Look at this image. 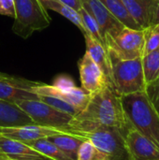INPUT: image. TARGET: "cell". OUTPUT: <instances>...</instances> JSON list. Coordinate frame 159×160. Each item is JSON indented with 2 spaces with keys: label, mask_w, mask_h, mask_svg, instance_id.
Segmentation results:
<instances>
[{
  "label": "cell",
  "mask_w": 159,
  "mask_h": 160,
  "mask_svg": "<svg viewBox=\"0 0 159 160\" xmlns=\"http://www.w3.org/2000/svg\"><path fill=\"white\" fill-rule=\"evenodd\" d=\"M97 126L115 128L124 133L129 126L120 96L109 84L91 96L86 107L72 118L62 130L85 131Z\"/></svg>",
  "instance_id": "6da1fadb"
},
{
  "label": "cell",
  "mask_w": 159,
  "mask_h": 160,
  "mask_svg": "<svg viewBox=\"0 0 159 160\" xmlns=\"http://www.w3.org/2000/svg\"><path fill=\"white\" fill-rule=\"evenodd\" d=\"M129 124L159 148V114L145 91L120 96Z\"/></svg>",
  "instance_id": "7a4b0ae2"
},
{
  "label": "cell",
  "mask_w": 159,
  "mask_h": 160,
  "mask_svg": "<svg viewBox=\"0 0 159 160\" xmlns=\"http://www.w3.org/2000/svg\"><path fill=\"white\" fill-rule=\"evenodd\" d=\"M64 132L89 141L112 160H131L126 144L125 133L118 128L97 126L85 131L64 130Z\"/></svg>",
  "instance_id": "3957f363"
},
{
  "label": "cell",
  "mask_w": 159,
  "mask_h": 160,
  "mask_svg": "<svg viewBox=\"0 0 159 160\" xmlns=\"http://www.w3.org/2000/svg\"><path fill=\"white\" fill-rule=\"evenodd\" d=\"M15 8L12 31L23 39L51 24V17L40 0H13Z\"/></svg>",
  "instance_id": "277c9868"
},
{
  "label": "cell",
  "mask_w": 159,
  "mask_h": 160,
  "mask_svg": "<svg viewBox=\"0 0 159 160\" xmlns=\"http://www.w3.org/2000/svg\"><path fill=\"white\" fill-rule=\"evenodd\" d=\"M111 85L119 96L145 91L142 57L130 60L111 59Z\"/></svg>",
  "instance_id": "5b68a950"
},
{
  "label": "cell",
  "mask_w": 159,
  "mask_h": 160,
  "mask_svg": "<svg viewBox=\"0 0 159 160\" xmlns=\"http://www.w3.org/2000/svg\"><path fill=\"white\" fill-rule=\"evenodd\" d=\"M110 59L130 60L143 56L144 30L124 27L115 37L106 39Z\"/></svg>",
  "instance_id": "8992f818"
},
{
  "label": "cell",
  "mask_w": 159,
  "mask_h": 160,
  "mask_svg": "<svg viewBox=\"0 0 159 160\" xmlns=\"http://www.w3.org/2000/svg\"><path fill=\"white\" fill-rule=\"evenodd\" d=\"M33 121L35 125L57 128L62 131L66 128L73 116L57 111L41 100H21L15 103Z\"/></svg>",
  "instance_id": "52a82bcc"
},
{
  "label": "cell",
  "mask_w": 159,
  "mask_h": 160,
  "mask_svg": "<svg viewBox=\"0 0 159 160\" xmlns=\"http://www.w3.org/2000/svg\"><path fill=\"white\" fill-rule=\"evenodd\" d=\"M82 8L97 22L104 40L115 37L124 26L100 2V0H80ZM106 47V46H105Z\"/></svg>",
  "instance_id": "ba28073f"
},
{
  "label": "cell",
  "mask_w": 159,
  "mask_h": 160,
  "mask_svg": "<svg viewBox=\"0 0 159 160\" xmlns=\"http://www.w3.org/2000/svg\"><path fill=\"white\" fill-rule=\"evenodd\" d=\"M39 83L9 75L0 80V99L14 104L21 100H38V96L32 89Z\"/></svg>",
  "instance_id": "9c48e42d"
},
{
  "label": "cell",
  "mask_w": 159,
  "mask_h": 160,
  "mask_svg": "<svg viewBox=\"0 0 159 160\" xmlns=\"http://www.w3.org/2000/svg\"><path fill=\"white\" fill-rule=\"evenodd\" d=\"M78 68L82 88L91 96L110 84L103 71L87 52L78 61Z\"/></svg>",
  "instance_id": "30bf717a"
},
{
  "label": "cell",
  "mask_w": 159,
  "mask_h": 160,
  "mask_svg": "<svg viewBox=\"0 0 159 160\" xmlns=\"http://www.w3.org/2000/svg\"><path fill=\"white\" fill-rule=\"evenodd\" d=\"M125 140L131 160H159L158 147L130 124L125 132Z\"/></svg>",
  "instance_id": "8fae6325"
},
{
  "label": "cell",
  "mask_w": 159,
  "mask_h": 160,
  "mask_svg": "<svg viewBox=\"0 0 159 160\" xmlns=\"http://www.w3.org/2000/svg\"><path fill=\"white\" fill-rule=\"evenodd\" d=\"M32 92L37 96H49L66 101L78 109L80 112L86 107L91 98V95L84 91L82 87L75 86L70 90H61L52 85L45 84L42 82L34 87Z\"/></svg>",
  "instance_id": "7c38bea8"
},
{
  "label": "cell",
  "mask_w": 159,
  "mask_h": 160,
  "mask_svg": "<svg viewBox=\"0 0 159 160\" xmlns=\"http://www.w3.org/2000/svg\"><path fill=\"white\" fill-rule=\"evenodd\" d=\"M65 133L57 128H45L37 125H26L14 128H0V136L22 142H32L39 139H46L48 137Z\"/></svg>",
  "instance_id": "4fadbf2b"
},
{
  "label": "cell",
  "mask_w": 159,
  "mask_h": 160,
  "mask_svg": "<svg viewBox=\"0 0 159 160\" xmlns=\"http://www.w3.org/2000/svg\"><path fill=\"white\" fill-rule=\"evenodd\" d=\"M130 16L142 29L154 24L159 0H122Z\"/></svg>",
  "instance_id": "5bb4252c"
},
{
  "label": "cell",
  "mask_w": 159,
  "mask_h": 160,
  "mask_svg": "<svg viewBox=\"0 0 159 160\" xmlns=\"http://www.w3.org/2000/svg\"><path fill=\"white\" fill-rule=\"evenodd\" d=\"M0 152L10 160H52L24 142L0 136Z\"/></svg>",
  "instance_id": "9a60e30c"
},
{
  "label": "cell",
  "mask_w": 159,
  "mask_h": 160,
  "mask_svg": "<svg viewBox=\"0 0 159 160\" xmlns=\"http://www.w3.org/2000/svg\"><path fill=\"white\" fill-rule=\"evenodd\" d=\"M35 125L31 118L16 104L0 99V128Z\"/></svg>",
  "instance_id": "2e32d148"
},
{
  "label": "cell",
  "mask_w": 159,
  "mask_h": 160,
  "mask_svg": "<svg viewBox=\"0 0 159 160\" xmlns=\"http://www.w3.org/2000/svg\"><path fill=\"white\" fill-rule=\"evenodd\" d=\"M86 45V52L100 68L111 84V59L107 48L88 34L83 35Z\"/></svg>",
  "instance_id": "e0dca14e"
},
{
  "label": "cell",
  "mask_w": 159,
  "mask_h": 160,
  "mask_svg": "<svg viewBox=\"0 0 159 160\" xmlns=\"http://www.w3.org/2000/svg\"><path fill=\"white\" fill-rule=\"evenodd\" d=\"M46 139L52 142V143H54L57 147H59L62 151H64L73 160H77L79 149L82 144V142L85 141L78 136H73L67 133L53 135Z\"/></svg>",
  "instance_id": "ac0fdd59"
},
{
  "label": "cell",
  "mask_w": 159,
  "mask_h": 160,
  "mask_svg": "<svg viewBox=\"0 0 159 160\" xmlns=\"http://www.w3.org/2000/svg\"><path fill=\"white\" fill-rule=\"evenodd\" d=\"M107 9L126 27L132 29H142L130 16L122 0H100Z\"/></svg>",
  "instance_id": "d6986e66"
},
{
  "label": "cell",
  "mask_w": 159,
  "mask_h": 160,
  "mask_svg": "<svg viewBox=\"0 0 159 160\" xmlns=\"http://www.w3.org/2000/svg\"><path fill=\"white\" fill-rule=\"evenodd\" d=\"M40 1L47 10L51 9L59 13L66 19L70 21L73 24H75L82 31V33L84 34V28L82 23L80 15L78 11H76L74 8H72L71 7L67 6V4L59 0H40Z\"/></svg>",
  "instance_id": "ffe728a7"
},
{
  "label": "cell",
  "mask_w": 159,
  "mask_h": 160,
  "mask_svg": "<svg viewBox=\"0 0 159 160\" xmlns=\"http://www.w3.org/2000/svg\"><path fill=\"white\" fill-rule=\"evenodd\" d=\"M25 144L29 145L38 153L52 160H73L70 158L64 151L57 147L54 143L47 139H39L32 142H27Z\"/></svg>",
  "instance_id": "44dd1931"
},
{
  "label": "cell",
  "mask_w": 159,
  "mask_h": 160,
  "mask_svg": "<svg viewBox=\"0 0 159 160\" xmlns=\"http://www.w3.org/2000/svg\"><path fill=\"white\" fill-rule=\"evenodd\" d=\"M142 63L146 85L159 79V49L144 54Z\"/></svg>",
  "instance_id": "7402d4cb"
},
{
  "label": "cell",
  "mask_w": 159,
  "mask_h": 160,
  "mask_svg": "<svg viewBox=\"0 0 159 160\" xmlns=\"http://www.w3.org/2000/svg\"><path fill=\"white\" fill-rule=\"evenodd\" d=\"M78 13L80 15L82 23L84 28V34L90 35L91 37H93L95 39H97V41H99L100 43H102L105 46L100 28H99L97 22H96V20L88 12H86L82 8L78 11ZM84 34H82V35H84Z\"/></svg>",
  "instance_id": "603a6c76"
},
{
  "label": "cell",
  "mask_w": 159,
  "mask_h": 160,
  "mask_svg": "<svg viewBox=\"0 0 159 160\" xmlns=\"http://www.w3.org/2000/svg\"><path fill=\"white\" fill-rule=\"evenodd\" d=\"M77 160H112L107 155L96 148L89 141H84L81 145Z\"/></svg>",
  "instance_id": "cb8c5ba5"
},
{
  "label": "cell",
  "mask_w": 159,
  "mask_h": 160,
  "mask_svg": "<svg viewBox=\"0 0 159 160\" xmlns=\"http://www.w3.org/2000/svg\"><path fill=\"white\" fill-rule=\"evenodd\" d=\"M143 55L159 49V23L144 28Z\"/></svg>",
  "instance_id": "d4e9b609"
},
{
  "label": "cell",
  "mask_w": 159,
  "mask_h": 160,
  "mask_svg": "<svg viewBox=\"0 0 159 160\" xmlns=\"http://www.w3.org/2000/svg\"><path fill=\"white\" fill-rule=\"evenodd\" d=\"M38 99L41 100L42 102L50 105L51 107L56 109L57 111H60L62 112L67 113L71 116H76L80 111L78 109H76L74 106L70 105L69 103L63 101L59 98H53V97H49V96H38Z\"/></svg>",
  "instance_id": "484cf974"
},
{
  "label": "cell",
  "mask_w": 159,
  "mask_h": 160,
  "mask_svg": "<svg viewBox=\"0 0 159 160\" xmlns=\"http://www.w3.org/2000/svg\"><path fill=\"white\" fill-rule=\"evenodd\" d=\"M145 92L153 107L159 114V79L150 84H147Z\"/></svg>",
  "instance_id": "4316f807"
},
{
  "label": "cell",
  "mask_w": 159,
  "mask_h": 160,
  "mask_svg": "<svg viewBox=\"0 0 159 160\" xmlns=\"http://www.w3.org/2000/svg\"><path fill=\"white\" fill-rule=\"evenodd\" d=\"M52 85L61 90H70L76 86L73 79L68 75L65 74L58 75L57 77H55V79L53 80V83Z\"/></svg>",
  "instance_id": "83f0119b"
},
{
  "label": "cell",
  "mask_w": 159,
  "mask_h": 160,
  "mask_svg": "<svg viewBox=\"0 0 159 160\" xmlns=\"http://www.w3.org/2000/svg\"><path fill=\"white\" fill-rule=\"evenodd\" d=\"M0 15L14 18L15 8L13 0H0Z\"/></svg>",
  "instance_id": "f1b7e54d"
},
{
  "label": "cell",
  "mask_w": 159,
  "mask_h": 160,
  "mask_svg": "<svg viewBox=\"0 0 159 160\" xmlns=\"http://www.w3.org/2000/svg\"><path fill=\"white\" fill-rule=\"evenodd\" d=\"M65 4H67V6L71 7L72 8H74L76 11H79L82 8V5L80 0H59Z\"/></svg>",
  "instance_id": "f546056e"
},
{
  "label": "cell",
  "mask_w": 159,
  "mask_h": 160,
  "mask_svg": "<svg viewBox=\"0 0 159 160\" xmlns=\"http://www.w3.org/2000/svg\"><path fill=\"white\" fill-rule=\"evenodd\" d=\"M159 23V1L158 5H157V12H156V17H155V21H154V24Z\"/></svg>",
  "instance_id": "4dcf8cb0"
},
{
  "label": "cell",
  "mask_w": 159,
  "mask_h": 160,
  "mask_svg": "<svg viewBox=\"0 0 159 160\" xmlns=\"http://www.w3.org/2000/svg\"><path fill=\"white\" fill-rule=\"evenodd\" d=\"M9 75H7V74H6V73H3V72H0V80L1 79H4V78H7V77H8Z\"/></svg>",
  "instance_id": "1f68e13d"
},
{
  "label": "cell",
  "mask_w": 159,
  "mask_h": 160,
  "mask_svg": "<svg viewBox=\"0 0 159 160\" xmlns=\"http://www.w3.org/2000/svg\"><path fill=\"white\" fill-rule=\"evenodd\" d=\"M3 158H6V157H5V156L0 152V159H3Z\"/></svg>",
  "instance_id": "d6a6232c"
},
{
  "label": "cell",
  "mask_w": 159,
  "mask_h": 160,
  "mask_svg": "<svg viewBox=\"0 0 159 160\" xmlns=\"http://www.w3.org/2000/svg\"><path fill=\"white\" fill-rule=\"evenodd\" d=\"M0 160H10V159H8V158H3V159H0Z\"/></svg>",
  "instance_id": "836d02e7"
}]
</instances>
